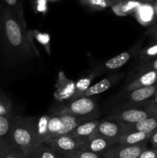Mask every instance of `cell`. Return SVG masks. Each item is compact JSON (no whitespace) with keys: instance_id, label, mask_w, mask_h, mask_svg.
I'll list each match as a JSON object with an SVG mask.
<instances>
[{"instance_id":"13","label":"cell","mask_w":157,"mask_h":158,"mask_svg":"<svg viewBox=\"0 0 157 158\" xmlns=\"http://www.w3.org/2000/svg\"><path fill=\"white\" fill-rule=\"evenodd\" d=\"M116 143L115 141L101 137H89V138L86 139L81 150L103 154Z\"/></svg>"},{"instance_id":"27","label":"cell","mask_w":157,"mask_h":158,"mask_svg":"<svg viewBox=\"0 0 157 158\" xmlns=\"http://www.w3.org/2000/svg\"><path fill=\"white\" fill-rule=\"evenodd\" d=\"M63 158H105L102 154L89 152L87 151L78 150L62 156Z\"/></svg>"},{"instance_id":"36","label":"cell","mask_w":157,"mask_h":158,"mask_svg":"<svg viewBox=\"0 0 157 158\" xmlns=\"http://www.w3.org/2000/svg\"><path fill=\"white\" fill-rule=\"evenodd\" d=\"M155 95H157V89H156V91H155ZM154 95V96H155Z\"/></svg>"},{"instance_id":"22","label":"cell","mask_w":157,"mask_h":158,"mask_svg":"<svg viewBox=\"0 0 157 158\" xmlns=\"http://www.w3.org/2000/svg\"><path fill=\"white\" fill-rule=\"evenodd\" d=\"M31 158H63L44 143H40Z\"/></svg>"},{"instance_id":"30","label":"cell","mask_w":157,"mask_h":158,"mask_svg":"<svg viewBox=\"0 0 157 158\" xmlns=\"http://www.w3.org/2000/svg\"><path fill=\"white\" fill-rule=\"evenodd\" d=\"M146 35L149 36L151 43H157V23L148 29Z\"/></svg>"},{"instance_id":"14","label":"cell","mask_w":157,"mask_h":158,"mask_svg":"<svg viewBox=\"0 0 157 158\" xmlns=\"http://www.w3.org/2000/svg\"><path fill=\"white\" fill-rule=\"evenodd\" d=\"M122 77L121 74H115V75L109 76V77L104 78L103 80H100L99 83L91 86L87 89L83 97H91L95 95L102 94V93L106 92V90L112 87L114 84L117 81L120 80Z\"/></svg>"},{"instance_id":"28","label":"cell","mask_w":157,"mask_h":158,"mask_svg":"<svg viewBox=\"0 0 157 158\" xmlns=\"http://www.w3.org/2000/svg\"><path fill=\"white\" fill-rule=\"evenodd\" d=\"M136 70L138 76L148 72V71H157V58L147 62H144V63H141L136 67Z\"/></svg>"},{"instance_id":"18","label":"cell","mask_w":157,"mask_h":158,"mask_svg":"<svg viewBox=\"0 0 157 158\" xmlns=\"http://www.w3.org/2000/svg\"><path fill=\"white\" fill-rule=\"evenodd\" d=\"M100 120L97 119L90 120H86L80 123L76 128L73 131V132L69 135L74 136V137H80L83 139H87L92 135L98 127Z\"/></svg>"},{"instance_id":"35","label":"cell","mask_w":157,"mask_h":158,"mask_svg":"<svg viewBox=\"0 0 157 158\" xmlns=\"http://www.w3.org/2000/svg\"><path fill=\"white\" fill-rule=\"evenodd\" d=\"M49 1H50V2H55V1H57V0H49Z\"/></svg>"},{"instance_id":"8","label":"cell","mask_w":157,"mask_h":158,"mask_svg":"<svg viewBox=\"0 0 157 158\" xmlns=\"http://www.w3.org/2000/svg\"><path fill=\"white\" fill-rule=\"evenodd\" d=\"M141 49V43H138L133 47L130 48L128 50L121 52V53L118 54L115 56L106 60L101 66H99V68L95 72L99 74L103 72H103L104 71L110 72V71H114L120 69L123 66H124L126 63H129L132 60V57L139 55Z\"/></svg>"},{"instance_id":"3","label":"cell","mask_w":157,"mask_h":158,"mask_svg":"<svg viewBox=\"0 0 157 158\" xmlns=\"http://www.w3.org/2000/svg\"><path fill=\"white\" fill-rule=\"evenodd\" d=\"M52 114H70L84 120H94L99 115L98 105L91 97L67 101L50 110Z\"/></svg>"},{"instance_id":"23","label":"cell","mask_w":157,"mask_h":158,"mask_svg":"<svg viewBox=\"0 0 157 158\" xmlns=\"http://www.w3.org/2000/svg\"><path fill=\"white\" fill-rule=\"evenodd\" d=\"M14 117L15 115L12 113L7 115L0 116V142L6 141L7 139Z\"/></svg>"},{"instance_id":"11","label":"cell","mask_w":157,"mask_h":158,"mask_svg":"<svg viewBox=\"0 0 157 158\" xmlns=\"http://www.w3.org/2000/svg\"><path fill=\"white\" fill-rule=\"evenodd\" d=\"M75 87V82L68 79L63 72H59L58 75V80L55 84L54 97L58 101H68L73 96Z\"/></svg>"},{"instance_id":"9","label":"cell","mask_w":157,"mask_h":158,"mask_svg":"<svg viewBox=\"0 0 157 158\" xmlns=\"http://www.w3.org/2000/svg\"><path fill=\"white\" fill-rule=\"evenodd\" d=\"M146 148V143L136 145L116 144L111 147L102 155L105 158H139Z\"/></svg>"},{"instance_id":"24","label":"cell","mask_w":157,"mask_h":158,"mask_svg":"<svg viewBox=\"0 0 157 158\" xmlns=\"http://www.w3.org/2000/svg\"><path fill=\"white\" fill-rule=\"evenodd\" d=\"M0 158H27L21 151L9 145L6 141L0 142Z\"/></svg>"},{"instance_id":"2","label":"cell","mask_w":157,"mask_h":158,"mask_svg":"<svg viewBox=\"0 0 157 158\" xmlns=\"http://www.w3.org/2000/svg\"><path fill=\"white\" fill-rule=\"evenodd\" d=\"M35 117L15 116L10 132L6 141L21 151L27 158H31L39 144L35 131Z\"/></svg>"},{"instance_id":"17","label":"cell","mask_w":157,"mask_h":158,"mask_svg":"<svg viewBox=\"0 0 157 158\" xmlns=\"http://www.w3.org/2000/svg\"><path fill=\"white\" fill-rule=\"evenodd\" d=\"M152 133H143L139 131L127 132L119 139L117 143L126 145H136L147 143Z\"/></svg>"},{"instance_id":"21","label":"cell","mask_w":157,"mask_h":158,"mask_svg":"<svg viewBox=\"0 0 157 158\" xmlns=\"http://www.w3.org/2000/svg\"><path fill=\"white\" fill-rule=\"evenodd\" d=\"M84 6L95 11H100L112 7L125 0H78Z\"/></svg>"},{"instance_id":"34","label":"cell","mask_w":157,"mask_h":158,"mask_svg":"<svg viewBox=\"0 0 157 158\" xmlns=\"http://www.w3.org/2000/svg\"><path fill=\"white\" fill-rule=\"evenodd\" d=\"M135 1H141V2H155V0H135Z\"/></svg>"},{"instance_id":"1","label":"cell","mask_w":157,"mask_h":158,"mask_svg":"<svg viewBox=\"0 0 157 158\" xmlns=\"http://www.w3.org/2000/svg\"><path fill=\"white\" fill-rule=\"evenodd\" d=\"M0 49L3 61L16 66L39 56L31 31L27 30L24 12L0 5Z\"/></svg>"},{"instance_id":"16","label":"cell","mask_w":157,"mask_h":158,"mask_svg":"<svg viewBox=\"0 0 157 158\" xmlns=\"http://www.w3.org/2000/svg\"><path fill=\"white\" fill-rule=\"evenodd\" d=\"M127 132L139 131L143 133H152L157 130V115L151 116L142 121L133 124H125Z\"/></svg>"},{"instance_id":"31","label":"cell","mask_w":157,"mask_h":158,"mask_svg":"<svg viewBox=\"0 0 157 158\" xmlns=\"http://www.w3.org/2000/svg\"><path fill=\"white\" fill-rule=\"evenodd\" d=\"M139 158H157V148L146 149L140 154Z\"/></svg>"},{"instance_id":"4","label":"cell","mask_w":157,"mask_h":158,"mask_svg":"<svg viewBox=\"0 0 157 158\" xmlns=\"http://www.w3.org/2000/svg\"><path fill=\"white\" fill-rule=\"evenodd\" d=\"M86 120L70 114H50L42 143H46L51 139L59 136L71 134L80 123Z\"/></svg>"},{"instance_id":"10","label":"cell","mask_w":157,"mask_h":158,"mask_svg":"<svg viewBox=\"0 0 157 158\" xmlns=\"http://www.w3.org/2000/svg\"><path fill=\"white\" fill-rule=\"evenodd\" d=\"M157 89V83L150 86L138 88L131 91H124L121 99L128 104H143L154 97Z\"/></svg>"},{"instance_id":"7","label":"cell","mask_w":157,"mask_h":158,"mask_svg":"<svg viewBox=\"0 0 157 158\" xmlns=\"http://www.w3.org/2000/svg\"><path fill=\"white\" fill-rule=\"evenodd\" d=\"M126 133H127V130L124 123L107 119L100 120L97 128L90 137H101L117 143L119 139Z\"/></svg>"},{"instance_id":"32","label":"cell","mask_w":157,"mask_h":158,"mask_svg":"<svg viewBox=\"0 0 157 158\" xmlns=\"http://www.w3.org/2000/svg\"><path fill=\"white\" fill-rule=\"evenodd\" d=\"M149 141H150V143H152L154 148H157V130L152 133L150 137H149Z\"/></svg>"},{"instance_id":"26","label":"cell","mask_w":157,"mask_h":158,"mask_svg":"<svg viewBox=\"0 0 157 158\" xmlns=\"http://www.w3.org/2000/svg\"><path fill=\"white\" fill-rule=\"evenodd\" d=\"M12 108V102L10 99L4 93L0 91V116L11 114Z\"/></svg>"},{"instance_id":"19","label":"cell","mask_w":157,"mask_h":158,"mask_svg":"<svg viewBox=\"0 0 157 158\" xmlns=\"http://www.w3.org/2000/svg\"><path fill=\"white\" fill-rule=\"evenodd\" d=\"M142 3L141 1L135 0H125L122 2L113 6L112 8L114 13L119 16H126V15L134 14L139 6Z\"/></svg>"},{"instance_id":"15","label":"cell","mask_w":157,"mask_h":158,"mask_svg":"<svg viewBox=\"0 0 157 158\" xmlns=\"http://www.w3.org/2000/svg\"><path fill=\"white\" fill-rule=\"evenodd\" d=\"M157 83V71H148L142 73L129 83L125 89V91H131L146 86H153Z\"/></svg>"},{"instance_id":"25","label":"cell","mask_w":157,"mask_h":158,"mask_svg":"<svg viewBox=\"0 0 157 158\" xmlns=\"http://www.w3.org/2000/svg\"><path fill=\"white\" fill-rule=\"evenodd\" d=\"M139 56L141 63L157 58V43H151L149 46L142 49Z\"/></svg>"},{"instance_id":"29","label":"cell","mask_w":157,"mask_h":158,"mask_svg":"<svg viewBox=\"0 0 157 158\" xmlns=\"http://www.w3.org/2000/svg\"><path fill=\"white\" fill-rule=\"evenodd\" d=\"M0 5L11 8L17 12H24L23 0H0Z\"/></svg>"},{"instance_id":"12","label":"cell","mask_w":157,"mask_h":158,"mask_svg":"<svg viewBox=\"0 0 157 158\" xmlns=\"http://www.w3.org/2000/svg\"><path fill=\"white\" fill-rule=\"evenodd\" d=\"M152 2H142L134 13L137 21L143 26L151 27L156 23L153 3Z\"/></svg>"},{"instance_id":"5","label":"cell","mask_w":157,"mask_h":158,"mask_svg":"<svg viewBox=\"0 0 157 158\" xmlns=\"http://www.w3.org/2000/svg\"><path fill=\"white\" fill-rule=\"evenodd\" d=\"M153 115H157V111L146 106L144 108L126 107L115 111L109 116L108 119L116 120L124 124H133Z\"/></svg>"},{"instance_id":"33","label":"cell","mask_w":157,"mask_h":158,"mask_svg":"<svg viewBox=\"0 0 157 158\" xmlns=\"http://www.w3.org/2000/svg\"><path fill=\"white\" fill-rule=\"evenodd\" d=\"M153 8H154V11H155V18H156V23H157V0H155V1L153 2Z\"/></svg>"},{"instance_id":"6","label":"cell","mask_w":157,"mask_h":158,"mask_svg":"<svg viewBox=\"0 0 157 158\" xmlns=\"http://www.w3.org/2000/svg\"><path fill=\"white\" fill-rule=\"evenodd\" d=\"M86 139L72 135H62L45 143L62 157L69 153L81 150Z\"/></svg>"},{"instance_id":"20","label":"cell","mask_w":157,"mask_h":158,"mask_svg":"<svg viewBox=\"0 0 157 158\" xmlns=\"http://www.w3.org/2000/svg\"><path fill=\"white\" fill-rule=\"evenodd\" d=\"M98 76V73L96 72H92L89 75L86 76V77H83V78L79 79L78 81L75 83V92H74L73 96L71 97L70 100L68 101H71V100H77L78 98H81L83 97L85 93L87 91V89L90 87V85L92 82L93 81L94 79Z\"/></svg>"}]
</instances>
